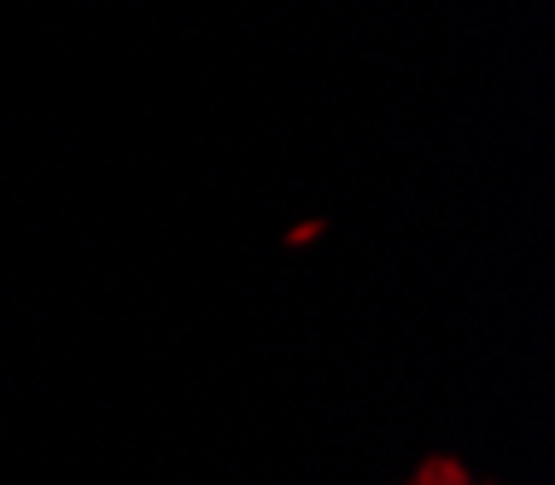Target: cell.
<instances>
[{
    "label": "cell",
    "instance_id": "6da1fadb",
    "mask_svg": "<svg viewBox=\"0 0 555 485\" xmlns=\"http://www.w3.org/2000/svg\"><path fill=\"white\" fill-rule=\"evenodd\" d=\"M410 485H479V480H468V474H462V468L456 462H422V474H415Z\"/></svg>",
    "mask_w": 555,
    "mask_h": 485
}]
</instances>
